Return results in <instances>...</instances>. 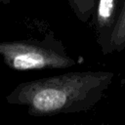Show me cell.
<instances>
[{"label": "cell", "instance_id": "6da1fadb", "mask_svg": "<svg viewBox=\"0 0 125 125\" xmlns=\"http://www.w3.org/2000/svg\"><path fill=\"white\" fill-rule=\"evenodd\" d=\"M114 78L106 70L70 71L19 84L7 97L36 117L87 111L104 97Z\"/></svg>", "mask_w": 125, "mask_h": 125}, {"label": "cell", "instance_id": "7a4b0ae2", "mask_svg": "<svg viewBox=\"0 0 125 125\" xmlns=\"http://www.w3.org/2000/svg\"><path fill=\"white\" fill-rule=\"evenodd\" d=\"M0 56L10 68L18 71L63 69L76 64L62 44L56 40L1 43Z\"/></svg>", "mask_w": 125, "mask_h": 125}, {"label": "cell", "instance_id": "3957f363", "mask_svg": "<svg viewBox=\"0 0 125 125\" xmlns=\"http://www.w3.org/2000/svg\"><path fill=\"white\" fill-rule=\"evenodd\" d=\"M119 0H97L94 18L95 28L97 31V41L104 54L111 31L114 27L118 12Z\"/></svg>", "mask_w": 125, "mask_h": 125}, {"label": "cell", "instance_id": "277c9868", "mask_svg": "<svg viewBox=\"0 0 125 125\" xmlns=\"http://www.w3.org/2000/svg\"><path fill=\"white\" fill-rule=\"evenodd\" d=\"M125 49V0L121 3L118 16L104 55L121 52Z\"/></svg>", "mask_w": 125, "mask_h": 125}, {"label": "cell", "instance_id": "5b68a950", "mask_svg": "<svg viewBox=\"0 0 125 125\" xmlns=\"http://www.w3.org/2000/svg\"><path fill=\"white\" fill-rule=\"evenodd\" d=\"M77 18L82 21H87L95 11L97 0H68Z\"/></svg>", "mask_w": 125, "mask_h": 125}, {"label": "cell", "instance_id": "8992f818", "mask_svg": "<svg viewBox=\"0 0 125 125\" xmlns=\"http://www.w3.org/2000/svg\"><path fill=\"white\" fill-rule=\"evenodd\" d=\"M69 125H80V124H69Z\"/></svg>", "mask_w": 125, "mask_h": 125}]
</instances>
